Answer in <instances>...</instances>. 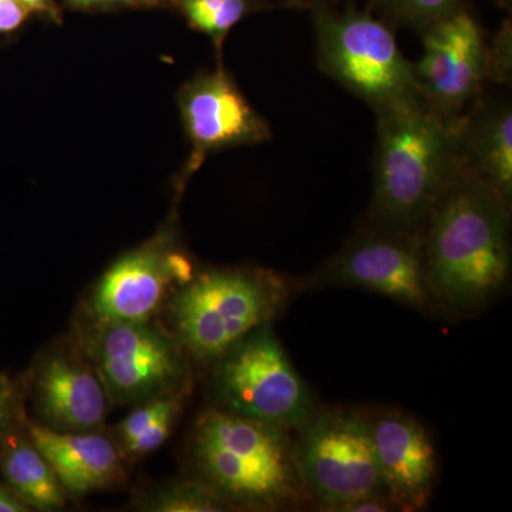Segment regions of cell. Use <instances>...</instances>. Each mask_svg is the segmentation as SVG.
Segmentation results:
<instances>
[{
    "label": "cell",
    "mask_w": 512,
    "mask_h": 512,
    "mask_svg": "<svg viewBox=\"0 0 512 512\" xmlns=\"http://www.w3.org/2000/svg\"><path fill=\"white\" fill-rule=\"evenodd\" d=\"M192 454L202 481L234 508L281 510L306 497L284 427L208 410L195 427Z\"/></svg>",
    "instance_id": "3"
},
{
    "label": "cell",
    "mask_w": 512,
    "mask_h": 512,
    "mask_svg": "<svg viewBox=\"0 0 512 512\" xmlns=\"http://www.w3.org/2000/svg\"><path fill=\"white\" fill-rule=\"evenodd\" d=\"M0 473L30 510H60L66 504L67 493L49 461L30 440L25 421L0 439Z\"/></svg>",
    "instance_id": "17"
},
{
    "label": "cell",
    "mask_w": 512,
    "mask_h": 512,
    "mask_svg": "<svg viewBox=\"0 0 512 512\" xmlns=\"http://www.w3.org/2000/svg\"><path fill=\"white\" fill-rule=\"evenodd\" d=\"M23 383L0 375V439L23 423Z\"/></svg>",
    "instance_id": "21"
},
{
    "label": "cell",
    "mask_w": 512,
    "mask_h": 512,
    "mask_svg": "<svg viewBox=\"0 0 512 512\" xmlns=\"http://www.w3.org/2000/svg\"><path fill=\"white\" fill-rule=\"evenodd\" d=\"M184 394L171 393L165 396L156 397V399L148 400V402L137 404L126 419L121 421L116 427V436L114 443L119 447L120 453L133 443L138 437L143 436L148 429L154 426L161 417L170 413H181L184 404Z\"/></svg>",
    "instance_id": "20"
},
{
    "label": "cell",
    "mask_w": 512,
    "mask_h": 512,
    "mask_svg": "<svg viewBox=\"0 0 512 512\" xmlns=\"http://www.w3.org/2000/svg\"><path fill=\"white\" fill-rule=\"evenodd\" d=\"M291 295V284L266 269H212L171 295L168 318L184 350L217 362L252 330L272 323Z\"/></svg>",
    "instance_id": "4"
},
{
    "label": "cell",
    "mask_w": 512,
    "mask_h": 512,
    "mask_svg": "<svg viewBox=\"0 0 512 512\" xmlns=\"http://www.w3.org/2000/svg\"><path fill=\"white\" fill-rule=\"evenodd\" d=\"M458 165L511 204L512 110L510 103L485 106L458 123Z\"/></svg>",
    "instance_id": "16"
},
{
    "label": "cell",
    "mask_w": 512,
    "mask_h": 512,
    "mask_svg": "<svg viewBox=\"0 0 512 512\" xmlns=\"http://www.w3.org/2000/svg\"><path fill=\"white\" fill-rule=\"evenodd\" d=\"M510 207L460 168L423 231L437 309L473 312L503 292L511 272Z\"/></svg>",
    "instance_id": "1"
},
{
    "label": "cell",
    "mask_w": 512,
    "mask_h": 512,
    "mask_svg": "<svg viewBox=\"0 0 512 512\" xmlns=\"http://www.w3.org/2000/svg\"><path fill=\"white\" fill-rule=\"evenodd\" d=\"M372 227L423 234L431 212L456 178L458 123L426 100L377 113Z\"/></svg>",
    "instance_id": "2"
},
{
    "label": "cell",
    "mask_w": 512,
    "mask_h": 512,
    "mask_svg": "<svg viewBox=\"0 0 512 512\" xmlns=\"http://www.w3.org/2000/svg\"><path fill=\"white\" fill-rule=\"evenodd\" d=\"M194 275L174 229L164 227L104 272L89 301L90 318L93 323L147 322Z\"/></svg>",
    "instance_id": "10"
},
{
    "label": "cell",
    "mask_w": 512,
    "mask_h": 512,
    "mask_svg": "<svg viewBox=\"0 0 512 512\" xmlns=\"http://www.w3.org/2000/svg\"><path fill=\"white\" fill-rule=\"evenodd\" d=\"M30 16L29 10L19 0H0V36L18 32Z\"/></svg>",
    "instance_id": "23"
},
{
    "label": "cell",
    "mask_w": 512,
    "mask_h": 512,
    "mask_svg": "<svg viewBox=\"0 0 512 512\" xmlns=\"http://www.w3.org/2000/svg\"><path fill=\"white\" fill-rule=\"evenodd\" d=\"M30 511L28 505L13 493L8 485L0 484V512H26Z\"/></svg>",
    "instance_id": "27"
},
{
    "label": "cell",
    "mask_w": 512,
    "mask_h": 512,
    "mask_svg": "<svg viewBox=\"0 0 512 512\" xmlns=\"http://www.w3.org/2000/svg\"><path fill=\"white\" fill-rule=\"evenodd\" d=\"M168 0H137L138 6H146V8H156V6L164 5Z\"/></svg>",
    "instance_id": "28"
},
{
    "label": "cell",
    "mask_w": 512,
    "mask_h": 512,
    "mask_svg": "<svg viewBox=\"0 0 512 512\" xmlns=\"http://www.w3.org/2000/svg\"><path fill=\"white\" fill-rule=\"evenodd\" d=\"M386 296L421 312L437 309L427 271L423 234L372 227L360 232L308 281Z\"/></svg>",
    "instance_id": "9"
},
{
    "label": "cell",
    "mask_w": 512,
    "mask_h": 512,
    "mask_svg": "<svg viewBox=\"0 0 512 512\" xmlns=\"http://www.w3.org/2000/svg\"><path fill=\"white\" fill-rule=\"evenodd\" d=\"M217 363L215 390L222 409L286 430L301 429L316 413L272 323L252 330Z\"/></svg>",
    "instance_id": "5"
},
{
    "label": "cell",
    "mask_w": 512,
    "mask_h": 512,
    "mask_svg": "<svg viewBox=\"0 0 512 512\" xmlns=\"http://www.w3.org/2000/svg\"><path fill=\"white\" fill-rule=\"evenodd\" d=\"M29 382L36 412L49 429L86 433L100 429L106 420V386L83 353L69 346L43 353Z\"/></svg>",
    "instance_id": "13"
},
{
    "label": "cell",
    "mask_w": 512,
    "mask_h": 512,
    "mask_svg": "<svg viewBox=\"0 0 512 512\" xmlns=\"http://www.w3.org/2000/svg\"><path fill=\"white\" fill-rule=\"evenodd\" d=\"M30 15H39L52 20L55 23H62V10L56 0H19Z\"/></svg>",
    "instance_id": "26"
},
{
    "label": "cell",
    "mask_w": 512,
    "mask_h": 512,
    "mask_svg": "<svg viewBox=\"0 0 512 512\" xmlns=\"http://www.w3.org/2000/svg\"><path fill=\"white\" fill-rule=\"evenodd\" d=\"M30 440L49 461L67 495H84L119 483L123 454L110 437L96 431H57L25 420Z\"/></svg>",
    "instance_id": "15"
},
{
    "label": "cell",
    "mask_w": 512,
    "mask_h": 512,
    "mask_svg": "<svg viewBox=\"0 0 512 512\" xmlns=\"http://www.w3.org/2000/svg\"><path fill=\"white\" fill-rule=\"evenodd\" d=\"M84 352L110 399L140 404L165 394L185 392L188 363L183 346L156 323H93Z\"/></svg>",
    "instance_id": "8"
},
{
    "label": "cell",
    "mask_w": 512,
    "mask_h": 512,
    "mask_svg": "<svg viewBox=\"0 0 512 512\" xmlns=\"http://www.w3.org/2000/svg\"><path fill=\"white\" fill-rule=\"evenodd\" d=\"M298 431L293 443L296 471L320 510L336 512L357 498L387 494L365 417L325 410Z\"/></svg>",
    "instance_id": "7"
},
{
    "label": "cell",
    "mask_w": 512,
    "mask_h": 512,
    "mask_svg": "<svg viewBox=\"0 0 512 512\" xmlns=\"http://www.w3.org/2000/svg\"><path fill=\"white\" fill-rule=\"evenodd\" d=\"M323 72L379 111L424 99L396 37L365 13L323 15L316 23Z\"/></svg>",
    "instance_id": "6"
},
{
    "label": "cell",
    "mask_w": 512,
    "mask_h": 512,
    "mask_svg": "<svg viewBox=\"0 0 512 512\" xmlns=\"http://www.w3.org/2000/svg\"><path fill=\"white\" fill-rule=\"evenodd\" d=\"M143 510L154 512H224L235 510L204 483H174L147 497Z\"/></svg>",
    "instance_id": "18"
},
{
    "label": "cell",
    "mask_w": 512,
    "mask_h": 512,
    "mask_svg": "<svg viewBox=\"0 0 512 512\" xmlns=\"http://www.w3.org/2000/svg\"><path fill=\"white\" fill-rule=\"evenodd\" d=\"M192 28L205 33L221 50L229 30L247 15V0H180Z\"/></svg>",
    "instance_id": "19"
},
{
    "label": "cell",
    "mask_w": 512,
    "mask_h": 512,
    "mask_svg": "<svg viewBox=\"0 0 512 512\" xmlns=\"http://www.w3.org/2000/svg\"><path fill=\"white\" fill-rule=\"evenodd\" d=\"M380 476L402 511L429 503L437 477L436 450L419 421L390 413L367 420Z\"/></svg>",
    "instance_id": "14"
},
{
    "label": "cell",
    "mask_w": 512,
    "mask_h": 512,
    "mask_svg": "<svg viewBox=\"0 0 512 512\" xmlns=\"http://www.w3.org/2000/svg\"><path fill=\"white\" fill-rule=\"evenodd\" d=\"M191 156L181 174L183 188L208 154L252 146L271 138L268 121L251 106L227 70L218 67L192 77L177 94Z\"/></svg>",
    "instance_id": "11"
},
{
    "label": "cell",
    "mask_w": 512,
    "mask_h": 512,
    "mask_svg": "<svg viewBox=\"0 0 512 512\" xmlns=\"http://www.w3.org/2000/svg\"><path fill=\"white\" fill-rule=\"evenodd\" d=\"M67 6L77 10H113L138 8L137 0H64Z\"/></svg>",
    "instance_id": "25"
},
{
    "label": "cell",
    "mask_w": 512,
    "mask_h": 512,
    "mask_svg": "<svg viewBox=\"0 0 512 512\" xmlns=\"http://www.w3.org/2000/svg\"><path fill=\"white\" fill-rule=\"evenodd\" d=\"M424 53L413 64L420 92L431 109L456 117L491 72L483 33L467 13H451L424 33Z\"/></svg>",
    "instance_id": "12"
},
{
    "label": "cell",
    "mask_w": 512,
    "mask_h": 512,
    "mask_svg": "<svg viewBox=\"0 0 512 512\" xmlns=\"http://www.w3.org/2000/svg\"><path fill=\"white\" fill-rule=\"evenodd\" d=\"M402 511L393 498L387 494L370 495V497L357 498L350 503L342 505L336 512H379Z\"/></svg>",
    "instance_id": "24"
},
{
    "label": "cell",
    "mask_w": 512,
    "mask_h": 512,
    "mask_svg": "<svg viewBox=\"0 0 512 512\" xmlns=\"http://www.w3.org/2000/svg\"><path fill=\"white\" fill-rule=\"evenodd\" d=\"M407 18L416 20L429 29L439 20L453 13L454 0H392Z\"/></svg>",
    "instance_id": "22"
}]
</instances>
